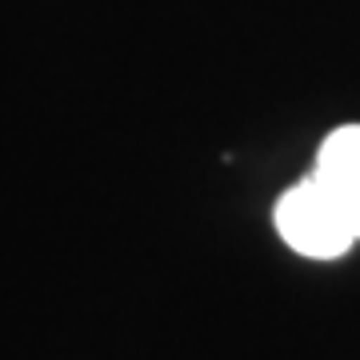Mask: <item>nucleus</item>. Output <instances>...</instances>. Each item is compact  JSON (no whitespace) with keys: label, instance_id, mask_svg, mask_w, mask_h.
I'll list each match as a JSON object with an SVG mask.
<instances>
[{"label":"nucleus","instance_id":"f257e3e1","mask_svg":"<svg viewBox=\"0 0 360 360\" xmlns=\"http://www.w3.org/2000/svg\"><path fill=\"white\" fill-rule=\"evenodd\" d=\"M272 220H276L284 245L309 260H336L360 240L356 229L348 224L345 208L336 205L333 193L312 172L304 180H296L292 188H284Z\"/></svg>","mask_w":360,"mask_h":360},{"label":"nucleus","instance_id":"f03ea898","mask_svg":"<svg viewBox=\"0 0 360 360\" xmlns=\"http://www.w3.org/2000/svg\"><path fill=\"white\" fill-rule=\"evenodd\" d=\"M312 176L333 193V200L345 208L348 224L360 236V124H345L324 136Z\"/></svg>","mask_w":360,"mask_h":360}]
</instances>
